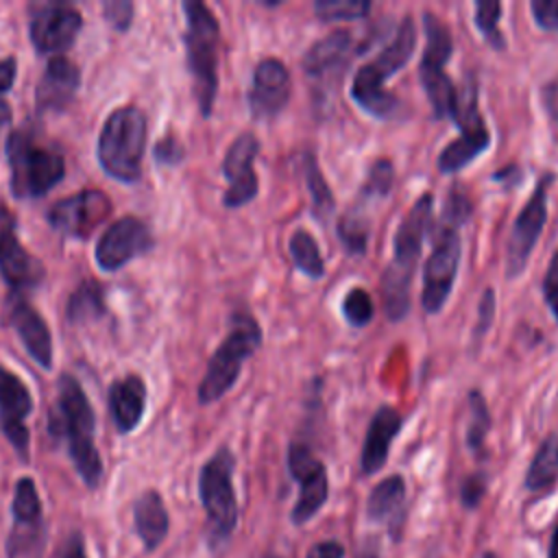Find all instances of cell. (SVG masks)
Returning <instances> with one entry per match:
<instances>
[{"label": "cell", "mask_w": 558, "mask_h": 558, "mask_svg": "<svg viewBox=\"0 0 558 558\" xmlns=\"http://www.w3.org/2000/svg\"><path fill=\"white\" fill-rule=\"evenodd\" d=\"M94 410L76 377L63 373L57 381V401L48 414V432L57 440H65L68 453L81 480L96 488L102 477V462L94 442Z\"/></svg>", "instance_id": "6da1fadb"}, {"label": "cell", "mask_w": 558, "mask_h": 558, "mask_svg": "<svg viewBox=\"0 0 558 558\" xmlns=\"http://www.w3.org/2000/svg\"><path fill=\"white\" fill-rule=\"evenodd\" d=\"M434 214V194L423 192L401 218L392 238V259L381 275V303L388 320L399 323L410 312V288L423 240Z\"/></svg>", "instance_id": "7a4b0ae2"}, {"label": "cell", "mask_w": 558, "mask_h": 558, "mask_svg": "<svg viewBox=\"0 0 558 558\" xmlns=\"http://www.w3.org/2000/svg\"><path fill=\"white\" fill-rule=\"evenodd\" d=\"M416 26L412 15H405L395 33V37L381 48V52L357 68L351 83V98L355 105L373 118H390L399 107V100L386 92L384 83L392 74H397L414 54L416 48Z\"/></svg>", "instance_id": "3957f363"}, {"label": "cell", "mask_w": 558, "mask_h": 558, "mask_svg": "<svg viewBox=\"0 0 558 558\" xmlns=\"http://www.w3.org/2000/svg\"><path fill=\"white\" fill-rule=\"evenodd\" d=\"M185 50L187 68L194 81V96L201 109V116L209 118L218 92V46H220V26L216 15L201 0H185Z\"/></svg>", "instance_id": "277c9868"}, {"label": "cell", "mask_w": 558, "mask_h": 558, "mask_svg": "<svg viewBox=\"0 0 558 558\" xmlns=\"http://www.w3.org/2000/svg\"><path fill=\"white\" fill-rule=\"evenodd\" d=\"M146 116L135 105L113 109L98 135V161L102 170L122 183H135L142 177V157L146 148Z\"/></svg>", "instance_id": "5b68a950"}, {"label": "cell", "mask_w": 558, "mask_h": 558, "mask_svg": "<svg viewBox=\"0 0 558 558\" xmlns=\"http://www.w3.org/2000/svg\"><path fill=\"white\" fill-rule=\"evenodd\" d=\"M7 161L11 170V192L15 198H39L65 177L61 153L39 144L33 133L17 129L7 137Z\"/></svg>", "instance_id": "8992f818"}, {"label": "cell", "mask_w": 558, "mask_h": 558, "mask_svg": "<svg viewBox=\"0 0 558 558\" xmlns=\"http://www.w3.org/2000/svg\"><path fill=\"white\" fill-rule=\"evenodd\" d=\"M229 325L231 327L227 338L218 344V349L209 357L207 371L198 384L201 403H214L220 397H225L238 381L244 362L262 344V327L251 314L235 312Z\"/></svg>", "instance_id": "52a82bcc"}, {"label": "cell", "mask_w": 558, "mask_h": 558, "mask_svg": "<svg viewBox=\"0 0 558 558\" xmlns=\"http://www.w3.org/2000/svg\"><path fill=\"white\" fill-rule=\"evenodd\" d=\"M235 458L229 447H220L198 473V497L207 514V536L211 547L227 543L238 525V499L233 490Z\"/></svg>", "instance_id": "ba28073f"}, {"label": "cell", "mask_w": 558, "mask_h": 558, "mask_svg": "<svg viewBox=\"0 0 558 558\" xmlns=\"http://www.w3.org/2000/svg\"><path fill=\"white\" fill-rule=\"evenodd\" d=\"M423 26H425V50L418 63V78L421 85L432 102L434 118H451L458 100V89L449 74L445 72V63L449 61L453 52V39L451 31L445 22H440L434 13H423Z\"/></svg>", "instance_id": "9c48e42d"}, {"label": "cell", "mask_w": 558, "mask_h": 558, "mask_svg": "<svg viewBox=\"0 0 558 558\" xmlns=\"http://www.w3.org/2000/svg\"><path fill=\"white\" fill-rule=\"evenodd\" d=\"M462 242L456 227L438 225L434 229V244L432 253L423 268V292L421 305L425 314H438L447 303L451 288L456 283L458 266H460Z\"/></svg>", "instance_id": "30bf717a"}, {"label": "cell", "mask_w": 558, "mask_h": 558, "mask_svg": "<svg viewBox=\"0 0 558 558\" xmlns=\"http://www.w3.org/2000/svg\"><path fill=\"white\" fill-rule=\"evenodd\" d=\"M288 471L299 484V497L292 506L290 521L294 525H305L312 521L329 497L327 466L312 453L303 442H292L288 447Z\"/></svg>", "instance_id": "8fae6325"}, {"label": "cell", "mask_w": 558, "mask_h": 558, "mask_svg": "<svg viewBox=\"0 0 558 558\" xmlns=\"http://www.w3.org/2000/svg\"><path fill=\"white\" fill-rule=\"evenodd\" d=\"M554 181V172H547L538 179L532 196L519 211L512 225V233L506 248V277L514 279L527 266V259L543 233L547 222V187Z\"/></svg>", "instance_id": "7c38bea8"}, {"label": "cell", "mask_w": 558, "mask_h": 558, "mask_svg": "<svg viewBox=\"0 0 558 558\" xmlns=\"http://www.w3.org/2000/svg\"><path fill=\"white\" fill-rule=\"evenodd\" d=\"M111 198L100 190H81L74 196L59 198L50 205L48 225L70 238L87 240L111 214Z\"/></svg>", "instance_id": "4fadbf2b"}, {"label": "cell", "mask_w": 558, "mask_h": 558, "mask_svg": "<svg viewBox=\"0 0 558 558\" xmlns=\"http://www.w3.org/2000/svg\"><path fill=\"white\" fill-rule=\"evenodd\" d=\"M153 246L155 238L148 225L137 216H122L100 235L94 255L102 270L113 272L126 266L133 257L148 253Z\"/></svg>", "instance_id": "5bb4252c"}, {"label": "cell", "mask_w": 558, "mask_h": 558, "mask_svg": "<svg viewBox=\"0 0 558 558\" xmlns=\"http://www.w3.org/2000/svg\"><path fill=\"white\" fill-rule=\"evenodd\" d=\"M83 17L78 9L68 2H46L33 9L28 33L39 54H52L65 50L78 35Z\"/></svg>", "instance_id": "9a60e30c"}, {"label": "cell", "mask_w": 558, "mask_h": 558, "mask_svg": "<svg viewBox=\"0 0 558 558\" xmlns=\"http://www.w3.org/2000/svg\"><path fill=\"white\" fill-rule=\"evenodd\" d=\"M0 275L15 294L39 286L46 277L44 264L22 246L15 218L7 207H0Z\"/></svg>", "instance_id": "2e32d148"}, {"label": "cell", "mask_w": 558, "mask_h": 558, "mask_svg": "<svg viewBox=\"0 0 558 558\" xmlns=\"http://www.w3.org/2000/svg\"><path fill=\"white\" fill-rule=\"evenodd\" d=\"M257 153H259V140L251 131L240 133L227 148L222 159V174L229 183L222 196L225 207L238 209L257 196L259 181L253 168Z\"/></svg>", "instance_id": "e0dca14e"}, {"label": "cell", "mask_w": 558, "mask_h": 558, "mask_svg": "<svg viewBox=\"0 0 558 558\" xmlns=\"http://www.w3.org/2000/svg\"><path fill=\"white\" fill-rule=\"evenodd\" d=\"M33 412V397L26 384L0 364V429L17 451V456L28 460V429L26 416Z\"/></svg>", "instance_id": "ac0fdd59"}, {"label": "cell", "mask_w": 558, "mask_h": 558, "mask_svg": "<svg viewBox=\"0 0 558 558\" xmlns=\"http://www.w3.org/2000/svg\"><path fill=\"white\" fill-rule=\"evenodd\" d=\"M290 98V72L277 57L262 59L253 70V83L246 94L255 120L275 118Z\"/></svg>", "instance_id": "d6986e66"}, {"label": "cell", "mask_w": 558, "mask_h": 558, "mask_svg": "<svg viewBox=\"0 0 558 558\" xmlns=\"http://www.w3.org/2000/svg\"><path fill=\"white\" fill-rule=\"evenodd\" d=\"M7 318L9 325L15 329L20 336L24 349L28 355L41 366L50 368L52 366V338L48 331L46 320L41 314L24 299V294H11L9 307H7Z\"/></svg>", "instance_id": "ffe728a7"}, {"label": "cell", "mask_w": 558, "mask_h": 558, "mask_svg": "<svg viewBox=\"0 0 558 558\" xmlns=\"http://www.w3.org/2000/svg\"><path fill=\"white\" fill-rule=\"evenodd\" d=\"M41 530V501L31 477H20L13 493V532L7 549L11 558H22L35 545Z\"/></svg>", "instance_id": "44dd1931"}, {"label": "cell", "mask_w": 558, "mask_h": 558, "mask_svg": "<svg viewBox=\"0 0 558 558\" xmlns=\"http://www.w3.org/2000/svg\"><path fill=\"white\" fill-rule=\"evenodd\" d=\"M351 50H353V35L344 28L333 31L307 48L301 61L303 72L318 83H325L338 76L342 78L349 57L353 54Z\"/></svg>", "instance_id": "7402d4cb"}, {"label": "cell", "mask_w": 558, "mask_h": 558, "mask_svg": "<svg viewBox=\"0 0 558 558\" xmlns=\"http://www.w3.org/2000/svg\"><path fill=\"white\" fill-rule=\"evenodd\" d=\"M81 85V70L74 61L57 54L46 63V70L35 87V102L41 111L65 109Z\"/></svg>", "instance_id": "603a6c76"}, {"label": "cell", "mask_w": 558, "mask_h": 558, "mask_svg": "<svg viewBox=\"0 0 558 558\" xmlns=\"http://www.w3.org/2000/svg\"><path fill=\"white\" fill-rule=\"evenodd\" d=\"M401 425H403V416L392 405L377 408V412L373 414V418L368 423L366 438H364L362 453H360L362 475H373L386 464L390 442L401 432Z\"/></svg>", "instance_id": "cb8c5ba5"}, {"label": "cell", "mask_w": 558, "mask_h": 558, "mask_svg": "<svg viewBox=\"0 0 558 558\" xmlns=\"http://www.w3.org/2000/svg\"><path fill=\"white\" fill-rule=\"evenodd\" d=\"M109 414L120 434H131L146 408V384L140 375H124L109 386Z\"/></svg>", "instance_id": "d4e9b609"}, {"label": "cell", "mask_w": 558, "mask_h": 558, "mask_svg": "<svg viewBox=\"0 0 558 558\" xmlns=\"http://www.w3.org/2000/svg\"><path fill=\"white\" fill-rule=\"evenodd\" d=\"M405 480L401 475H388L373 486L366 499V517L377 523H386L390 534H399L405 521Z\"/></svg>", "instance_id": "484cf974"}, {"label": "cell", "mask_w": 558, "mask_h": 558, "mask_svg": "<svg viewBox=\"0 0 558 558\" xmlns=\"http://www.w3.org/2000/svg\"><path fill=\"white\" fill-rule=\"evenodd\" d=\"M133 521H135V530H137L142 543L146 545V549H155L157 545H161V541L168 534L170 519H168L166 504L157 490H146L135 501Z\"/></svg>", "instance_id": "4316f807"}, {"label": "cell", "mask_w": 558, "mask_h": 558, "mask_svg": "<svg viewBox=\"0 0 558 558\" xmlns=\"http://www.w3.org/2000/svg\"><path fill=\"white\" fill-rule=\"evenodd\" d=\"M556 484H558V432L549 434L541 442L523 480V486L534 495L549 493Z\"/></svg>", "instance_id": "83f0119b"}, {"label": "cell", "mask_w": 558, "mask_h": 558, "mask_svg": "<svg viewBox=\"0 0 558 558\" xmlns=\"http://www.w3.org/2000/svg\"><path fill=\"white\" fill-rule=\"evenodd\" d=\"M490 146V131L482 133H460L458 140L447 144L438 155V170L442 174H453L469 166L477 155Z\"/></svg>", "instance_id": "f1b7e54d"}, {"label": "cell", "mask_w": 558, "mask_h": 558, "mask_svg": "<svg viewBox=\"0 0 558 558\" xmlns=\"http://www.w3.org/2000/svg\"><path fill=\"white\" fill-rule=\"evenodd\" d=\"M105 290L96 279H83L65 305V318L72 325L98 320L105 316Z\"/></svg>", "instance_id": "f546056e"}, {"label": "cell", "mask_w": 558, "mask_h": 558, "mask_svg": "<svg viewBox=\"0 0 558 558\" xmlns=\"http://www.w3.org/2000/svg\"><path fill=\"white\" fill-rule=\"evenodd\" d=\"M338 240L342 248L349 255H364L366 244H368V233H371V220H368V209L353 203L344 216L338 220Z\"/></svg>", "instance_id": "4dcf8cb0"}, {"label": "cell", "mask_w": 558, "mask_h": 558, "mask_svg": "<svg viewBox=\"0 0 558 558\" xmlns=\"http://www.w3.org/2000/svg\"><path fill=\"white\" fill-rule=\"evenodd\" d=\"M288 251L292 255L294 266L312 279H323L325 262L318 248L316 238L307 229H294L288 240Z\"/></svg>", "instance_id": "1f68e13d"}, {"label": "cell", "mask_w": 558, "mask_h": 558, "mask_svg": "<svg viewBox=\"0 0 558 558\" xmlns=\"http://www.w3.org/2000/svg\"><path fill=\"white\" fill-rule=\"evenodd\" d=\"M303 174H305V185H307L310 198H312V211L318 220L327 222V218L336 209V201H333L331 187L327 185V181L318 168V161L312 153L303 155Z\"/></svg>", "instance_id": "d6a6232c"}, {"label": "cell", "mask_w": 558, "mask_h": 558, "mask_svg": "<svg viewBox=\"0 0 558 558\" xmlns=\"http://www.w3.org/2000/svg\"><path fill=\"white\" fill-rule=\"evenodd\" d=\"M392 179H395V168H392V161L381 157L377 161L371 163L368 168V174H366V181L360 190V196H357V203H362L364 207H368L371 203H375L377 198H384L388 196L390 187H392Z\"/></svg>", "instance_id": "836d02e7"}, {"label": "cell", "mask_w": 558, "mask_h": 558, "mask_svg": "<svg viewBox=\"0 0 558 558\" xmlns=\"http://www.w3.org/2000/svg\"><path fill=\"white\" fill-rule=\"evenodd\" d=\"M469 408H471V421L466 425V447L473 453L484 451V440L490 429V414L484 401V395L480 390L469 392Z\"/></svg>", "instance_id": "e575fe53"}, {"label": "cell", "mask_w": 558, "mask_h": 558, "mask_svg": "<svg viewBox=\"0 0 558 558\" xmlns=\"http://www.w3.org/2000/svg\"><path fill=\"white\" fill-rule=\"evenodd\" d=\"M501 2H475V26L484 35V39L495 48L504 50L506 48V37L499 31V20H501Z\"/></svg>", "instance_id": "d590c367"}, {"label": "cell", "mask_w": 558, "mask_h": 558, "mask_svg": "<svg viewBox=\"0 0 558 558\" xmlns=\"http://www.w3.org/2000/svg\"><path fill=\"white\" fill-rule=\"evenodd\" d=\"M314 11L325 22L360 20L368 15L371 2L368 0H316Z\"/></svg>", "instance_id": "8d00e7d4"}, {"label": "cell", "mask_w": 558, "mask_h": 558, "mask_svg": "<svg viewBox=\"0 0 558 558\" xmlns=\"http://www.w3.org/2000/svg\"><path fill=\"white\" fill-rule=\"evenodd\" d=\"M375 305L364 288H351L342 299V316L351 327H366L373 320Z\"/></svg>", "instance_id": "74e56055"}, {"label": "cell", "mask_w": 558, "mask_h": 558, "mask_svg": "<svg viewBox=\"0 0 558 558\" xmlns=\"http://www.w3.org/2000/svg\"><path fill=\"white\" fill-rule=\"evenodd\" d=\"M471 216V201L464 192H460L458 187H453L447 196V203H445V211H442V225H449V227H460L466 218Z\"/></svg>", "instance_id": "f35d334b"}, {"label": "cell", "mask_w": 558, "mask_h": 558, "mask_svg": "<svg viewBox=\"0 0 558 558\" xmlns=\"http://www.w3.org/2000/svg\"><path fill=\"white\" fill-rule=\"evenodd\" d=\"M486 488H488V480L484 473H471L466 475L462 482H460V504L466 508V510H475L484 495H486Z\"/></svg>", "instance_id": "ab89813d"}, {"label": "cell", "mask_w": 558, "mask_h": 558, "mask_svg": "<svg viewBox=\"0 0 558 558\" xmlns=\"http://www.w3.org/2000/svg\"><path fill=\"white\" fill-rule=\"evenodd\" d=\"M493 320H495V292H493V288H486L480 299V305H477V323L473 327V349L480 347V342L486 336V331L490 329Z\"/></svg>", "instance_id": "60d3db41"}, {"label": "cell", "mask_w": 558, "mask_h": 558, "mask_svg": "<svg viewBox=\"0 0 558 558\" xmlns=\"http://www.w3.org/2000/svg\"><path fill=\"white\" fill-rule=\"evenodd\" d=\"M102 15L107 20V24L118 31L124 33L131 26L133 20V2L129 0H111L102 4Z\"/></svg>", "instance_id": "b9f144b4"}, {"label": "cell", "mask_w": 558, "mask_h": 558, "mask_svg": "<svg viewBox=\"0 0 558 558\" xmlns=\"http://www.w3.org/2000/svg\"><path fill=\"white\" fill-rule=\"evenodd\" d=\"M532 17L545 33H558V0H532Z\"/></svg>", "instance_id": "7bdbcfd3"}, {"label": "cell", "mask_w": 558, "mask_h": 558, "mask_svg": "<svg viewBox=\"0 0 558 558\" xmlns=\"http://www.w3.org/2000/svg\"><path fill=\"white\" fill-rule=\"evenodd\" d=\"M153 155H155V161L161 163V166H174L183 159L185 155V148L183 144L174 137V135H163L155 148H153Z\"/></svg>", "instance_id": "ee69618b"}, {"label": "cell", "mask_w": 558, "mask_h": 558, "mask_svg": "<svg viewBox=\"0 0 558 558\" xmlns=\"http://www.w3.org/2000/svg\"><path fill=\"white\" fill-rule=\"evenodd\" d=\"M543 296L558 320V251L554 253L549 268L545 272V279H543Z\"/></svg>", "instance_id": "f6af8a7d"}, {"label": "cell", "mask_w": 558, "mask_h": 558, "mask_svg": "<svg viewBox=\"0 0 558 558\" xmlns=\"http://www.w3.org/2000/svg\"><path fill=\"white\" fill-rule=\"evenodd\" d=\"M305 558H344V545L333 538L318 541L307 549Z\"/></svg>", "instance_id": "bcb514c9"}, {"label": "cell", "mask_w": 558, "mask_h": 558, "mask_svg": "<svg viewBox=\"0 0 558 558\" xmlns=\"http://www.w3.org/2000/svg\"><path fill=\"white\" fill-rule=\"evenodd\" d=\"M15 74H17V63L13 57H7L0 61V105L4 102V94L13 87V81H15Z\"/></svg>", "instance_id": "7dc6e473"}, {"label": "cell", "mask_w": 558, "mask_h": 558, "mask_svg": "<svg viewBox=\"0 0 558 558\" xmlns=\"http://www.w3.org/2000/svg\"><path fill=\"white\" fill-rule=\"evenodd\" d=\"M543 102H545V109L549 111V116L558 124V76L551 78L549 83H545V87H543Z\"/></svg>", "instance_id": "c3c4849f"}, {"label": "cell", "mask_w": 558, "mask_h": 558, "mask_svg": "<svg viewBox=\"0 0 558 558\" xmlns=\"http://www.w3.org/2000/svg\"><path fill=\"white\" fill-rule=\"evenodd\" d=\"M61 558H85L83 541H81L78 534H74V536L70 538V543H68V547H65V551H63Z\"/></svg>", "instance_id": "681fc988"}, {"label": "cell", "mask_w": 558, "mask_h": 558, "mask_svg": "<svg viewBox=\"0 0 558 558\" xmlns=\"http://www.w3.org/2000/svg\"><path fill=\"white\" fill-rule=\"evenodd\" d=\"M547 558H558V523L551 532V538H549V551H547Z\"/></svg>", "instance_id": "f907efd6"}, {"label": "cell", "mask_w": 558, "mask_h": 558, "mask_svg": "<svg viewBox=\"0 0 558 558\" xmlns=\"http://www.w3.org/2000/svg\"><path fill=\"white\" fill-rule=\"evenodd\" d=\"M355 558H377V545L375 547H362Z\"/></svg>", "instance_id": "816d5d0a"}, {"label": "cell", "mask_w": 558, "mask_h": 558, "mask_svg": "<svg viewBox=\"0 0 558 558\" xmlns=\"http://www.w3.org/2000/svg\"><path fill=\"white\" fill-rule=\"evenodd\" d=\"M9 120H11V107L4 102V105H0V126L7 124Z\"/></svg>", "instance_id": "f5cc1de1"}]
</instances>
